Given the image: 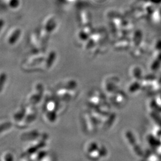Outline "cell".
<instances>
[{"instance_id": "6da1fadb", "label": "cell", "mask_w": 161, "mask_h": 161, "mask_svg": "<svg viewBox=\"0 0 161 161\" xmlns=\"http://www.w3.org/2000/svg\"><path fill=\"white\" fill-rule=\"evenodd\" d=\"M21 33V31L18 28H14L12 32H10L7 38L8 43L10 44H13L16 43L19 38V35Z\"/></svg>"}, {"instance_id": "7a4b0ae2", "label": "cell", "mask_w": 161, "mask_h": 161, "mask_svg": "<svg viewBox=\"0 0 161 161\" xmlns=\"http://www.w3.org/2000/svg\"><path fill=\"white\" fill-rule=\"evenodd\" d=\"M4 20L2 19H0V31L1 29L2 30V28H3V26H4ZM1 32V31H0Z\"/></svg>"}]
</instances>
